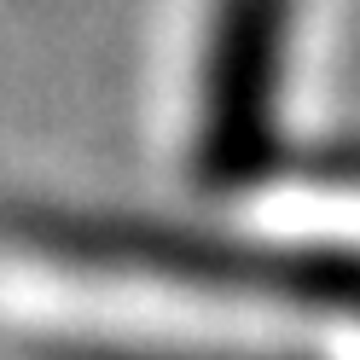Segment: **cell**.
Here are the masks:
<instances>
[{
    "label": "cell",
    "instance_id": "1",
    "mask_svg": "<svg viewBox=\"0 0 360 360\" xmlns=\"http://www.w3.org/2000/svg\"><path fill=\"white\" fill-rule=\"evenodd\" d=\"M6 238L82 267H128V274H157L198 290L267 297V302H297L360 320V256L349 250L256 244V238L174 227V221L94 215V210H18L6 221Z\"/></svg>",
    "mask_w": 360,
    "mask_h": 360
},
{
    "label": "cell",
    "instance_id": "2",
    "mask_svg": "<svg viewBox=\"0 0 360 360\" xmlns=\"http://www.w3.org/2000/svg\"><path fill=\"white\" fill-rule=\"evenodd\" d=\"M297 0H215L204 94H198V174L250 186L279 163V87Z\"/></svg>",
    "mask_w": 360,
    "mask_h": 360
},
{
    "label": "cell",
    "instance_id": "3",
    "mask_svg": "<svg viewBox=\"0 0 360 360\" xmlns=\"http://www.w3.org/2000/svg\"><path fill=\"white\" fill-rule=\"evenodd\" d=\"M47 360H238V354H134V349H53Z\"/></svg>",
    "mask_w": 360,
    "mask_h": 360
}]
</instances>
